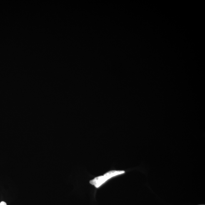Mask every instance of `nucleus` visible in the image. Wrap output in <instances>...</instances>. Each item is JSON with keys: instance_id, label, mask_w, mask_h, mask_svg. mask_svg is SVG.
Here are the masks:
<instances>
[{"instance_id": "obj_3", "label": "nucleus", "mask_w": 205, "mask_h": 205, "mask_svg": "<svg viewBox=\"0 0 205 205\" xmlns=\"http://www.w3.org/2000/svg\"></svg>"}, {"instance_id": "obj_1", "label": "nucleus", "mask_w": 205, "mask_h": 205, "mask_svg": "<svg viewBox=\"0 0 205 205\" xmlns=\"http://www.w3.org/2000/svg\"><path fill=\"white\" fill-rule=\"evenodd\" d=\"M125 173V172L124 171H110L106 173L103 176L97 177L94 179L91 180L90 181V183L94 186L96 188H98L111 178L119 175L124 174Z\"/></svg>"}, {"instance_id": "obj_2", "label": "nucleus", "mask_w": 205, "mask_h": 205, "mask_svg": "<svg viewBox=\"0 0 205 205\" xmlns=\"http://www.w3.org/2000/svg\"><path fill=\"white\" fill-rule=\"evenodd\" d=\"M0 205H6V203L5 202L2 201L0 203Z\"/></svg>"}]
</instances>
